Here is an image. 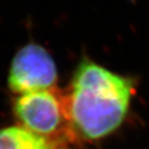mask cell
I'll return each mask as SVG.
<instances>
[{
	"mask_svg": "<svg viewBox=\"0 0 149 149\" xmlns=\"http://www.w3.org/2000/svg\"><path fill=\"white\" fill-rule=\"evenodd\" d=\"M0 149H53V146L22 126H12L0 130Z\"/></svg>",
	"mask_w": 149,
	"mask_h": 149,
	"instance_id": "4",
	"label": "cell"
},
{
	"mask_svg": "<svg viewBox=\"0 0 149 149\" xmlns=\"http://www.w3.org/2000/svg\"><path fill=\"white\" fill-rule=\"evenodd\" d=\"M134 92L132 78L82 57L64 92L77 137L97 140L112 134L124 121Z\"/></svg>",
	"mask_w": 149,
	"mask_h": 149,
	"instance_id": "1",
	"label": "cell"
},
{
	"mask_svg": "<svg viewBox=\"0 0 149 149\" xmlns=\"http://www.w3.org/2000/svg\"><path fill=\"white\" fill-rule=\"evenodd\" d=\"M13 110L21 126L44 137L53 148L78 138L69 118L65 94L56 88L18 95Z\"/></svg>",
	"mask_w": 149,
	"mask_h": 149,
	"instance_id": "2",
	"label": "cell"
},
{
	"mask_svg": "<svg viewBox=\"0 0 149 149\" xmlns=\"http://www.w3.org/2000/svg\"><path fill=\"white\" fill-rule=\"evenodd\" d=\"M53 149H70L68 147H65L64 145H60V146H56V147H54Z\"/></svg>",
	"mask_w": 149,
	"mask_h": 149,
	"instance_id": "5",
	"label": "cell"
},
{
	"mask_svg": "<svg viewBox=\"0 0 149 149\" xmlns=\"http://www.w3.org/2000/svg\"><path fill=\"white\" fill-rule=\"evenodd\" d=\"M57 67L47 49L28 43L18 50L10 64L8 87L16 94H27L54 88Z\"/></svg>",
	"mask_w": 149,
	"mask_h": 149,
	"instance_id": "3",
	"label": "cell"
}]
</instances>
